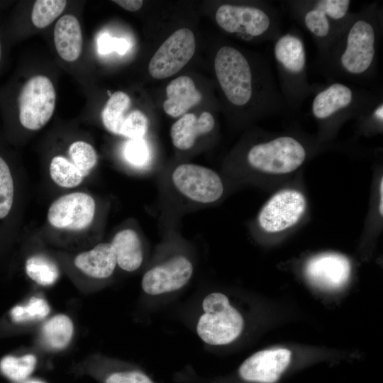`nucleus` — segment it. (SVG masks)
<instances>
[{"mask_svg": "<svg viewBox=\"0 0 383 383\" xmlns=\"http://www.w3.org/2000/svg\"><path fill=\"white\" fill-rule=\"evenodd\" d=\"M26 272L32 280L43 286L54 284L60 274L56 264L41 255H33L27 260Z\"/></svg>", "mask_w": 383, "mask_h": 383, "instance_id": "nucleus-24", "label": "nucleus"}, {"mask_svg": "<svg viewBox=\"0 0 383 383\" xmlns=\"http://www.w3.org/2000/svg\"><path fill=\"white\" fill-rule=\"evenodd\" d=\"M50 312L47 301L33 296L26 305H18L11 311V317L15 323H24L44 318Z\"/></svg>", "mask_w": 383, "mask_h": 383, "instance_id": "nucleus-30", "label": "nucleus"}, {"mask_svg": "<svg viewBox=\"0 0 383 383\" xmlns=\"http://www.w3.org/2000/svg\"><path fill=\"white\" fill-rule=\"evenodd\" d=\"M382 26V9L376 3L352 13L338 37L317 58L320 72L329 82L344 79L365 84L372 81L377 73Z\"/></svg>", "mask_w": 383, "mask_h": 383, "instance_id": "nucleus-1", "label": "nucleus"}, {"mask_svg": "<svg viewBox=\"0 0 383 383\" xmlns=\"http://www.w3.org/2000/svg\"><path fill=\"white\" fill-rule=\"evenodd\" d=\"M27 383H41L40 382H37V381H31V382H28Z\"/></svg>", "mask_w": 383, "mask_h": 383, "instance_id": "nucleus-37", "label": "nucleus"}, {"mask_svg": "<svg viewBox=\"0 0 383 383\" xmlns=\"http://www.w3.org/2000/svg\"><path fill=\"white\" fill-rule=\"evenodd\" d=\"M306 208V200L302 192L284 189L273 194L263 205L257 216V223L266 233H280L296 224Z\"/></svg>", "mask_w": 383, "mask_h": 383, "instance_id": "nucleus-10", "label": "nucleus"}, {"mask_svg": "<svg viewBox=\"0 0 383 383\" xmlns=\"http://www.w3.org/2000/svg\"><path fill=\"white\" fill-rule=\"evenodd\" d=\"M192 274L191 261L185 256L177 255L148 270L142 279V288L150 295L172 292L184 287Z\"/></svg>", "mask_w": 383, "mask_h": 383, "instance_id": "nucleus-14", "label": "nucleus"}, {"mask_svg": "<svg viewBox=\"0 0 383 383\" xmlns=\"http://www.w3.org/2000/svg\"><path fill=\"white\" fill-rule=\"evenodd\" d=\"M204 313L199 318L196 332L206 344L222 345L235 340L241 333L244 321L232 306L228 297L220 292L205 296L202 302Z\"/></svg>", "mask_w": 383, "mask_h": 383, "instance_id": "nucleus-8", "label": "nucleus"}, {"mask_svg": "<svg viewBox=\"0 0 383 383\" xmlns=\"http://www.w3.org/2000/svg\"><path fill=\"white\" fill-rule=\"evenodd\" d=\"M106 383H154L146 374L139 371L116 372L107 377Z\"/></svg>", "mask_w": 383, "mask_h": 383, "instance_id": "nucleus-34", "label": "nucleus"}, {"mask_svg": "<svg viewBox=\"0 0 383 383\" xmlns=\"http://www.w3.org/2000/svg\"><path fill=\"white\" fill-rule=\"evenodd\" d=\"M381 99L374 92L338 81L329 82L314 94L311 112L321 126L362 117Z\"/></svg>", "mask_w": 383, "mask_h": 383, "instance_id": "nucleus-5", "label": "nucleus"}, {"mask_svg": "<svg viewBox=\"0 0 383 383\" xmlns=\"http://www.w3.org/2000/svg\"><path fill=\"white\" fill-rule=\"evenodd\" d=\"M95 209L91 196L84 192H73L52 203L48 211V220L56 228L83 230L93 221Z\"/></svg>", "mask_w": 383, "mask_h": 383, "instance_id": "nucleus-13", "label": "nucleus"}, {"mask_svg": "<svg viewBox=\"0 0 383 383\" xmlns=\"http://www.w3.org/2000/svg\"><path fill=\"white\" fill-rule=\"evenodd\" d=\"M74 262L85 274L96 279L110 277L117 265L115 251L111 243H99L91 250L79 253Z\"/></svg>", "mask_w": 383, "mask_h": 383, "instance_id": "nucleus-19", "label": "nucleus"}, {"mask_svg": "<svg viewBox=\"0 0 383 383\" xmlns=\"http://www.w3.org/2000/svg\"><path fill=\"white\" fill-rule=\"evenodd\" d=\"M14 200V184L10 167L0 155V220L10 213Z\"/></svg>", "mask_w": 383, "mask_h": 383, "instance_id": "nucleus-28", "label": "nucleus"}, {"mask_svg": "<svg viewBox=\"0 0 383 383\" xmlns=\"http://www.w3.org/2000/svg\"><path fill=\"white\" fill-rule=\"evenodd\" d=\"M36 362V357L33 354H27L19 357L8 355L1 359L0 370L10 380L21 382L33 372Z\"/></svg>", "mask_w": 383, "mask_h": 383, "instance_id": "nucleus-26", "label": "nucleus"}, {"mask_svg": "<svg viewBox=\"0 0 383 383\" xmlns=\"http://www.w3.org/2000/svg\"><path fill=\"white\" fill-rule=\"evenodd\" d=\"M196 50L193 32L181 28L169 36L151 58L148 71L155 79H165L178 72L191 60Z\"/></svg>", "mask_w": 383, "mask_h": 383, "instance_id": "nucleus-12", "label": "nucleus"}, {"mask_svg": "<svg viewBox=\"0 0 383 383\" xmlns=\"http://www.w3.org/2000/svg\"><path fill=\"white\" fill-rule=\"evenodd\" d=\"M214 70L228 101L236 108L255 103L264 116L288 113L272 61L257 70L238 48L221 47L214 58Z\"/></svg>", "mask_w": 383, "mask_h": 383, "instance_id": "nucleus-2", "label": "nucleus"}, {"mask_svg": "<svg viewBox=\"0 0 383 383\" xmlns=\"http://www.w3.org/2000/svg\"><path fill=\"white\" fill-rule=\"evenodd\" d=\"M113 1L130 11H135L140 9L143 3L141 0H117Z\"/></svg>", "mask_w": 383, "mask_h": 383, "instance_id": "nucleus-35", "label": "nucleus"}, {"mask_svg": "<svg viewBox=\"0 0 383 383\" xmlns=\"http://www.w3.org/2000/svg\"><path fill=\"white\" fill-rule=\"evenodd\" d=\"M56 94L51 80L44 75L28 79L21 87L17 99L18 118L26 129L42 128L52 117Z\"/></svg>", "mask_w": 383, "mask_h": 383, "instance_id": "nucleus-9", "label": "nucleus"}, {"mask_svg": "<svg viewBox=\"0 0 383 383\" xmlns=\"http://www.w3.org/2000/svg\"><path fill=\"white\" fill-rule=\"evenodd\" d=\"M291 355L289 350L282 348L258 351L242 363L239 374L248 382L274 383L289 366Z\"/></svg>", "mask_w": 383, "mask_h": 383, "instance_id": "nucleus-15", "label": "nucleus"}, {"mask_svg": "<svg viewBox=\"0 0 383 383\" xmlns=\"http://www.w3.org/2000/svg\"><path fill=\"white\" fill-rule=\"evenodd\" d=\"M124 155L126 160L136 167L146 165L149 158V150L143 138L131 139L126 145Z\"/></svg>", "mask_w": 383, "mask_h": 383, "instance_id": "nucleus-32", "label": "nucleus"}, {"mask_svg": "<svg viewBox=\"0 0 383 383\" xmlns=\"http://www.w3.org/2000/svg\"><path fill=\"white\" fill-rule=\"evenodd\" d=\"M54 43L58 55L64 60H77L82 51L83 38L80 23L72 14L62 16L54 28Z\"/></svg>", "mask_w": 383, "mask_h": 383, "instance_id": "nucleus-18", "label": "nucleus"}, {"mask_svg": "<svg viewBox=\"0 0 383 383\" xmlns=\"http://www.w3.org/2000/svg\"><path fill=\"white\" fill-rule=\"evenodd\" d=\"M128 48L129 43L126 39L112 38L106 33L101 35L98 40V50L102 55L113 51L123 55L126 52Z\"/></svg>", "mask_w": 383, "mask_h": 383, "instance_id": "nucleus-33", "label": "nucleus"}, {"mask_svg": "<svg viewBox=\"0 0 383 383\" xmlns=\"http://www.w3.org/2000/svg\"><path fill=\"white\" fill-rule=\"evenodd\" d=\"M307 156L308 149L300 139L282 134L252 145L247 152L246 161L257 172L285 174L301 167Z\"/></svg>", "mask_w": 383, "mask_h": 383, "instance_id": "nucleus-7", "label": "nucleus"}, {"mask_svg": "<svg viewBox=\"0 0 383 383\" xmlns=\"http://www.w3.org/2000/svg\"><path fill=\"white\" fill-rule=\"evenodd\" d=\"M131 99L123 91H116L111 95L101 112L103 124L109 132L121 135V127L125 119L124 113L130 107Z\"/></svg>", "mask_w": 383, "mask_h": 383, "instance_id": "nucleus-23", "label": "nucleus"}, {"mask_svg": "<svg viewBox=\"0 0 383 383\" xmlns=\"http://www.w3.org/2000/svg\"><path fill=\"white\" fill-rule=\"evenodd\" d=\"M67 1L64 0H38L35 2L31 21L38 28L50 25L65 10Z\"/></svg>", "mask_w": 383, "mask_h": 383, "instance_id": "nucleus-27", "label": "nucleus"}, {"mask_svg": "<svg viewBox=\"0 0 383 383\" xmlns=\"http://www.w3.org/2000/svg\"><path fill=\"white\" fill-rule=\"evenodd\" d=\"M272 43V61L279 90L289 112L298 111L323 84H311L308 80L306 46L297 29L282 32Z\"/></svg>", "mask_w": 383, "mask_h": 383, "instance_id": "nucleus-3", "label": "nucleus"}, {"mask_svg": "<svg viewBox=\"0 0 383 383\" xmlns=\"http://www.w3.org/2000/svg\"><path fill=\"white\" fill-rule=\"evenodd\" d=\"M148 121L147 116L139 110L131 111L124 119L121 135L130 139L143 138L148 131Z\"/></svg>", "mask_w": 383, "mask_h": 383, "instance_id": "nucleus-31", "label": "nucleus"}, {"mask_svg": "<svg viewBox=\"0 0 383 383\" xmlns=\"http://www.w3.org/2000/svg\"><path fill=\"white\" fill-rule=\"evenodd\" d=\"M74 326L66 315L58 314L49 319L43 326L42 335L45 345L50 349H64L70 342Z\"/></svg>", "mask_w": 383, "mask_h": 383, "instance_id": "nucleus-22", "label": "nucleus"}, {"mask_svg": "<svg viewBox=\"0 0 383 383\" xmlns=\"http://www.w3.org/2000/svg\"><path fill=\"white\" fill-rule=\"evenodd\" d=\"M50 175L55 184L65 188L78 186L84 178L81 171L74 164L60 155L52 159Z\"/></svg>", "mask_w": 383, "mask_h": 383, "instance_id": "nucleus-25", "label": "nucleus"}, {"mask_svg": "<svg viewBox=\"0 0 383 383\" xmlns=\"http://www.w3.org/2000/svg\"><path fill=\"white\" fill-rule=\"evenodd\" d=\"M2 57H3V44H2L1 39L0 38V66L2 61Z\"/></svg>", "mask_w": 383, "mask_h": 383, "instance_id": "nucleus-36", "label": "nucleus"}, {"mask_svg": "<svg viewBox=\"0 0 383 383\" xmlns=\"http://www.w3.org/2000/svg\"><path fill=\"white\" fill-rule=\"evenodd\" d=\"M214 125L213 116L208 111L202 112L199 117L192 113L184 114L171 127L172 144L179 150H189L198 137L211 132Z\"/></svg>", "mask_w": 383, "mask_h": 383, "instance_id": "nucleus-17", "label": "nucleus"}, {"mask_svg": "<svg viewBox=\"0 0 383 383\" xmlns=\"http://www.w3.org/2000/svg\"><path fill=\"white\" fill-rule=\"evenodd\" d=\"M111 243L115 251L117 265L122 270L133 272L140 267L143 252L139 235L134 230L127 228L118 231Z\"/></svg>", "mask_w": 383, "mask_h": 383, "instance_id": "nucleus-21", "label": "nucleus"}, {"mask_svg": "<svg viewBox=\"0 0 383 383\" xmlns=\"http://www.w3.org/2000/svg\"><path fill=\"white\" fill-rule=\"evenodd\" d=\"M282 5L311 35L318 50V57L338 37L352 13L349 0L287 1Z\"/></svg>", "mask_w": 383, "mask_h": 383, "instance_id": "nucleus-4", "label": "nucleus"}, {"mask_svg": "<svg viewBox=\"0 0 383 383\" xmlns=\"http://www.w3.org/2000/svg\"><path fill=\"white\" fill-rule=\"evenodd\" d=\"M347 257L337 253H323L311 257L305 267L307 279L313 286L327 291L341 288L350 274Z\"/></svg>", "mask_w": 383, "mask_h": 383, "instance_id": "nucleus-16", "label": "nucleus"}, {"mask_svg": "<svg viewBox=\"0 0 383 383\" xmlns=\"http://www.w3.org/2000/svg\"><path fill=\"white\" fill-rule=\"evenodd\" d=\"M172 182L183 196L195 202L210 204L223 195L224 187L213 170L195 164H182L172 174Z\"/></svg>", "mask_w": 383, "mask_h": 383, "instance_id": "nucleus-11", "label": "nucleus"}, {"mask_svg": "<svg viewBox=\"0 0 383 383\" xmlns=\"http://www.w3.org/2000/svg\"><path fill=\"white\" fill-rule=\"evenodd\" d=\"M68 153L72 162L86 176L94 168L97 162V155L95 149L89 143L77 140L72 143Z\"/></svg>", "mask_w": 383, "mask_h": 383, "instance_id": "nucleus-29", "label": "nucleus"}, {"mask_svg": "<svg viewBox=\"0 0 383 383\" xmlns=\"http://www.w3.org/2000/svg\"><path fill=\"white\" fill-rule=\"evenodd\" d=\"M166 93L167 98L163 103V109L172 117L184 115L202 98L194 81L187 76L172 80L166 87Z\"/></svg>", "mask_w": 383, "mask_h": 383, "instance_id": "nucleus-20", "label": "nucleus"}, {"mask_svg": "<svg viewBox=\"0 0 383 383\" xmlns=\"http://www.w3.org/2000/svg\"><path fill=\"white\" fill-rule=\"evenodd\" d=\"M218 26L245 40L274 41L282 33V16L272 3L262 5L223 4L215 14Z\"/></svg>", "mask_w": 383, "mask_h": 383, "instance_id": "nucleus-6", "label": "nucleus"}]
</instances>
